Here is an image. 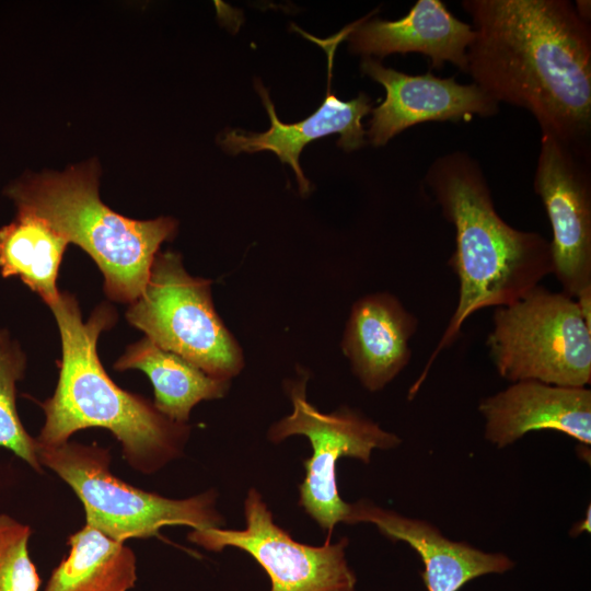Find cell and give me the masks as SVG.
I'll list each match as a JSON object with an SVG mask.
<instances>
[{
    "mask_svg": "<svg viewBox=\"0 0 591 591\" xmlns=\"http://www.w3.org/2000/svg\"><path fill=\"white\" fill-rule=\"evenodd\" d=\"M69 242L44 218L19 210L0 229V271L18 277L49 306L59 297L57 278Z\"/></svg>",
    "mask_w": 591,
    "mask_h": 591,
    "instance_id": "19",
    "label": "cell"
},
{
    "mask_svg": "<svg viewBox=\"0 0 591 591\" xmlns=\"http://www.w3.org/2000/svg\"><path fill=\"white\" fill-rule=\"evenodd\" d=\"M485 438L501 449L536 430L563 432L584 448L591 444V391L540 381H518L483 398Z\"/></svg>",
    "mask_w": 591,
    "mask_h": 591,
    "instance_id": "13",
    "label": "cell"
},
{
    "mask_svg": "<svg viewBox=\"0 0 591 591\" xmlns=\"http://www.w3.org/2000/svg\"><path fill=\"white\" fill-rule=\"evenodd\" d=\"M7 195L19 210L44 218L69 243L83 248L102 271L107 297L123 303L140 297L160 245L177 229L171 217L134 220L103 204L95 162L28 175Z\"/></svg>",
    "mask_w": 591,
    "mask_h": 591,
    "instance_id": "4",
    "label": "cell"
},
{
    "mask_svg": "<svg viewBox=\"0 0 591 591\" xmlns=\"http://www.w3.org/2000/svg\"><path fill=\"white\" fill-rule=\"evenodd\" d=\"M590 157L542 132L533 186L552 227L553 274L572 299L591 289Z\"/></svg>",
    "mask_w": 591,
    "mask_h": 591,
    "instance_id": "10",
    "label": "cell"
},
{
    "mask_svg": "<svg viewBox=\"0 0 591 591\" xmlns=\"http://www.w3.org/2000/svg\"><path fill=\"white\" fill-rule=\"evenodd\" d=\"M416 328V317L390 293L368 294L354 303L341 349L368 391L382 390L408 364Z\"/></svg>",
    "mask_w": 591,
    "mask_h": 591,
    "instance_id": "16",
    "label": "cell"
},
{
    "mask_svg": "<svg viewBox=\"0 0 591 591\" xmlns=\"http://www.w3.org/2000/svg\"><path fill=\"white\" fill-rule=\"evenodd\" d=\"M49 308L59 327L62 359L54 395L39 403L45 422L37 443L59 445L79 430L104 428L120 442L126 462L140 473H155L181 456L190 427L120 389L99 359L97 339L115 323L114 309L101 304L83 322L76 298L67 292H60Z\"/></svg>",
    "mask_w": 591,
    "mask_h": 591,
    "instance_id": "3",
    "label": "cell"
},
{
    "mask_svg": "<svg viewBox=\"0 0 591 591\" xmlns=\"http://www.w3.org/2000/svg\"><path fill=\"white\" fill-rule=\"evenodd\" d=\"M575 10L578 14V16L587 22L590 23L591 20V2L589 0H578L576 1V4H573Z\"/></svg>",
    "mask_w": 591,
    "mask_h": 591,
    "instance_id": "23",
    "label": "cell"
},
{
    "mask_svg": "<svg viewBox=\"0 0 591 591\" xmlns=\"http://www.w3.org/2000/svg\"><path fill=\"white\" fill-rule=\"evenodd\" d=\"M587 517L579 523V525L572 529L571 533L580 534L581 532H590V508H588Z\"/></svg>",
    "mask_w": 591,
    "mask_h": 591,
    "instance_id": "24",
    "label": "cell"
},
{
    "mask_svg": "<svg viewBox=\"0 0 591 591\" xmlns=\"http://www.w3.org/2000/svg\"><path fill=\"white\" fill-rule=\"evenodd\" d=\"M32 530L8 514H0V591H38L40 578L28 541Z\"/></svg>",
    "mask_w": 591,
    "mask_h": 591,
    "instance_id": "21",
    "label": "cell"
},
{
    "mask_svg": "<svg viewBox=\"0 0 591 591\" xmlns=\"http://www.w3.org/2000/svg\"><path fill=\"white\" fill-rule=\"evenodd\" d=\"M243 530H193L188 538L211 552L231 546L250 554L266 571L269 591H355L357 578L345 549L348 540L322 546L302 544L274 522L262 495L251 488L244 501Z\"/></svg>",
    "mask_w": 591,
    "mask_h": 591,
    "instance_id": "9",
    "label": "cell"
},
{
    "mask_svg": "<svg viewBox=\"0 0 591 591\" xmlns=\"http://www.w3.org/2000/svg\"><path fill=\"white\" fill-rule=\"evenodd\" d=\"M367 19L356 22L347 36L351 51L364 58L418 53L430 59V68L441 69L450 62L466 73L467 48L475 32L442 1L418 0L404 18L395 21Z\"/></svg>",
    "mask_w": 591,
    "mask_h": 591,
    "instance_id": "15",
    "label": "cell"
},
{
    "mask_svg": "<svg viewBox=\"0 0 591 591\" xmlns=\"http://www.w3.org/2000/svg\"><path fill=\"white\" fill-rule=\"evenodd\" d=\"M426 182L454 227L455 248L449 265L460 290L453 315L413 391L438 355L456 339L468 316L517 301L553 274L549 241L501 219L480 165L470 154L455 151L439 157Z\"/></svg>",
    "mask_w": 591,
    "mask_h": 591,
    "instance_id": "2",
    "label": "cell"
},
{
    "mask_svg": "<svg viewBox=\"0 0 591 591\" xmlns=\"http://www.w3.org/2000/svg\"><path fill=\"white\" fill-rule=\"evenodd\" d=\"M360 522L375 525L390 540L405 542L416 551L424 563L421 577L428 591H459L477 577L503 573L514 566L503 553L452 541L425 520L402 515L367 499L350 503L347 524Z\"/></svg>",
    "mask_w": 591,
    "mask_h": 591,
    "instance_id": "14",
    "label": "cell"
},
{
    "mask_svg": "<svg viewBox=\"0 0 591 591\" xmlns=\"http://www.w3.org/2000/svg\"><path fill=\"white\" fill-rule=\"evenodd\" d=\"M361 71L385 89V99L372 109L367 131L375 147L420 123L471 120L499 111V104L478 85L459 83L455 77L439 78L430 71L407 74L369 57L362 60Z\"/></svg>",
    "mask_w": 591,
    "mask_h": 591,
    "instance_id": "11",
    "label": "cell"
},
{
    "mask_svg": "<svg viewBox=\"0 0 591 591\" xmlns=\"http://www.w3.org/2000/svg\"><path fill=\"white\" fill-rule=\"evenodd\" d=\"M473 83L529 111L542 132L590 153L591 27L567 0H465Z\"/></svg>",
    "mask_w": 591,
    "mask_h": 591,
    "instance_id": "1",
    "label": "cell"
},
{
    "mask_svg": "<svg viewBox=\"0 0 591 591\" xmlns=\"http://www.w3.org/2000/svg\"><path fill=\"white\" fill-rule=\"evenodd\" d=\"M575 301L586 324L591 327V289L581 292L575 298Z\"/></svg>",
    "mask_w": 591,
    "mask_h": 591,
    "instance_id": "22",
    "label": "cell"
},
{
    "mask_svg": "<svg viewBox=\"0 0 591 591\" xmlns=\"http://www.w3.org/2000/svg\"><path fill=\"white\" fill-rule=\"evenodd\" d=\"M354 26L355 23L327 39L313 38L309 34L302 33L325 48L328 59L326 96L312 115L294 124L282 123L276 114L268 91L260 83H257L256 89L269 115L270 127L267 131L260 134L236 129L229 130L221 140L224 149L233 154L241 152L255 153L264 150L274 152L282 163H287L292 167L301 194H306L310 190V183L299 164V155L309 142L332 134H339L340 137L337 143L346 151L357 150L362 147L366 143L364 136L367 135L362 126V118L372 111L370 97L364 93H360L350 101H343L332 91L335 49L340 40L347 38Z\"/></svg>",
    "mask_w": 591,
    "mask_h": 591,
    "instance_id": "12",
    "label": "cell"
},
{
    "mask_svg": "<svg viewBox=\"0 0 591 591\" xmlns=\"http://www.w3.org/2000/svg\"><path fill=\"white\" fill-rule=\"evenodd\" d=\"M37 457L80 499L85 524L113 540L151 537L167 525L201 531L220 528L223 522L213 489L186 499H171L134 487L112 473L108 449L95 443H37Z\"/></svg>",
    "mask_w": 591,
    "mask_h": 591,
    "instance_id": "5",
    "label": "cell"
},
{
    "mask_svg": "<svg viewBox=\"0 0 591 591\" xmlns=\"http://www.w3.org/2000/svg\"><path fill=\"white\" fill-rule=\"evenodd\" d=\"M70 551L53 570L44 591H129L137 582L136 555L85 524L73 533Z\"/></svg>",
    "mask_w": 591,
    "mask_h": 591,
    "instance_id": "18",
    "label": "cell"
},
{
    "mask_svg": "<svg viewBox=\"0 0 591 591\" xmlns=\"http://www.w3.org/2000/svg\"><path fill=\"white\" fill-rule=\"evenodd\" d=\"M26 359L7 331H0V448L12 451L35 472L43 466L37 457V441L25 430L16 410V382L22 379Z\"/></svg>",
    "mask_w": 591,
    "mask_h": 591,
    "instance_id": "20",
    "label": "cell"
},
{
    "mask_svg": "<svg viewBox=\"0 0 591 591\" xmlns=\"http://www.w3.org/2000/svg\"><path fill=\"white\" fill-rule=\"evenodd\" d=\"M114 369L143 371L153 385L155 408L179 424H187L193 407L199 402L223 397L231 384L230 380L206 373L147 337L128 346Z\"/></svg>",
    "mask_w": 591,
    "mask_h": 591,
    "instance_id": "17",
    "label": "cell"
},
{
    "mask_svg": "<svg viewBox=\"0 0 591 591\" xmlns=\"http://www.w3.org/2000/svg\"><path fill=\"white\" fill-rule=\"evenodd\" d=\"M493 321L486 344L501 378L572 387L590 383L591 327L575 299L538 285L498 306Z\"/></svg>",
    "mask_w": 591,
    "mask_h": 591,
    "instance_id": "6",
    "label": "cell"
},
{
    "mask_svg": "<svg viewBox=\"0 0 591 591\" xmlns=\"http://www.w3.org/2000/svg\"><path fill=\"white\" fill-rule=\"evenodd\" d=\"M126 317L146 337L206 373L230 380L244 368L241 346L215 310L211 280L190 276L175 252H159Z\"/></svg>",
    "mask_w": 591,
    "mask_h": 591,
    "instance_id": "7",
    "label": "cell"
},
{
    "mask_svg": "<svg viewBox=\"0 0 591 591\" xmlns=\"http://www.w3.org/2000/svg\"><path fill=\"white\" fill-rule=\"evenodd\" d=\"M306 381L304 374L286 383L292 412L269 428L268 439L275 443L296 434L309 439L313 452L303 461L305 476L299 485V506L328 531L331 538L334 526L338 522L347 523L350 512V503L338 493L339 459L355 457L368 464L373 450L396 448L402 440L350 408L341 407L329 414L320 412L306 399Z\"/></svg>",
    "mask_w": 591,
    "mask_h": 591,
    "instance_id": "8",
    "label": "cell"
}]
</instances>
